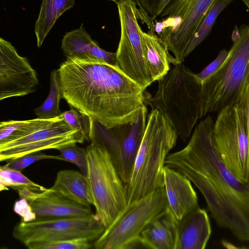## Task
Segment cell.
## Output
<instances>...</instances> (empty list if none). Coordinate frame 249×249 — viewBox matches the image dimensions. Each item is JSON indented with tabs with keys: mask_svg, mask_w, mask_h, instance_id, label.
Here are the masks:
<instances>
[{
	"mask_svg": "<svg viewBox=\"0 0 249 249\" xmlns=\"http://www.w3.org/2000/svg\"><path fill=\"white\" fill-rule=\"evenodd\" d=\"M213 124L210 116L201 121L187 145L169 153L165 165L196 185L218 225L249 242V181L237 178L221 160L212 141Z\"/></svg>",
	"mask_w": 249,
	"mask_h": 249,
	"instance_id": "obj_1",
	"label": "cell"
},
{
	"mask_svg": "<svg viewBox=\"0 0 249 249\" xmlns=\"http://www.w3.org/2000/svg\"><path fill=\"white\" fill-rule=\"evenodd\" d=\"M57 71L62 98L108 128L134 122L149 98L117 67L92 57H67Z\"/></svg>",
	"mask_w": 249,
	"mask_h": 249,
	"instance_id": "obj_2",
	"label": "cell"
},
{
	"mask_svg": "<svg viewBox=\"0 0 249 249\" xmlns=\"http://www.w3.org/2000/svg\"><path fill=\"white\" fill-rule=\"evenodd\" d=\"M178 137L167 119L152 109L130 179L125 184L127 205L164 188L165 159L176 146Z\"/></svg>",
	"mask_w": 249,
	"mask_h": 249,
	"instance_id": "obj_3",
	"label": "cell"
},
{
	"mask_svg": "<svg viewBox=\"0 0 249 249\" xmlns=\"http://www.w3.org/2000/svg\"><path fill=\"white\" fill-rule=\"evenodd\" d=\"M158 81V90L147 103L167 119L185 142L198 119L203 117L202 82L182 63L174 65Z\"/></svg>",
	"mask_w": 249,
	"mask_h": 249,
	"instance_id": "obj_4",
	"label": "cell"
},
{
	"mask_svg": "<svg viewBox=\"0 0 249 249\" xmlns=\"http://www.w3.org/2000/svg\"><path fill=\"white\" fill-rule=\"evenodd\" d=\"M233 45L222 65L202 82V115L237 104L249 78V25L235 27Z\"/></svg>",
	"mask_w": 249,
	"mask_h": 249,
	"instance_id": "obj_5",
	"label": "cell"
},
{
	"mask_svg": "<svg viewBox=\"0 0 249 249\" xmlns=\"http://www.w3.org/2000/svg\"><path fill=\"white\" fill-rule=\"evenodd\" d=\"M86 147L88 177L95 214L107 228L127 206L125 184L110 155L94 141Z\"/></svg>",
	"mask_w": 249,
	"mask_h": 249,
	"instance_id": "obj_6",
	"label": "cell"
},
{
	"mask_svg": "<svg viewBox=\"0 0 249 249\" xmlns=\"http://www.w3.org/2000/svg\"><path fill=\"white\" fill-rule=\"evenodd\" d=\"M168 208L164 188L127 205L125 210L92 243L95 249H126L138 239L146 226Z\"/></svg>",
	"mask_w": 249,
	"mask_h": 249,
	"instance_id": "obj_7",
	"label": "cell"
},
{
	"mask_svg": "<svg viewBox=\"0 0 249 249\" xmlns=\"http://www.w3.org/2000/svg\"><path fill=\"white\" fill-rule=\"evenodd\" d=\"M106 228L95 213L82 217H36L21 221L13 229V236L27 247L29 245L76 238L92 242Z\"/></svg>",
	"mask_w": 249,
	"mask_h": 249,
	"instance_id": "obj_8",
	"label": "cell"
},
{
	"mask_svg": "<svg viewBox=\"0 0 249 249\" xmlns=\"http://www.w3.org/2000/svg\"><path fill=\"white\" fill-rule=\"evenodd\" d=\"M212 141L227 167L239 179L248 180L246 116L238 104L218 112L213 128Z\"/></svg>",
	"mask_w": 249,
	"mask_h": 249,
	"instance_id": "obj_9",
	"label": "cell"
},
{
	"mask_svg": "<svg viewBox=\"0 0 249 249\" xmlns=\"http://www.w3.org/2000/svg\"><path fill=\"white\" fill-rule=\"evenodd\" d=\"M216 0H171L160 17V37L179 63L185 58L187 45L202 18Z\"/></svg>",
	"mask_w": 249,
	"mask_h": 249,
	"instance_id": "obj_10",
	"label": "cell"
},
{
	"mask_svg": "<svg viewBox=\"0 0 249 249\" xmlns=\"http://www.w3.org/2000/svg\"><path fill=\"white\" fill-rule=\"evenodd\" d=\"M117 5L121 26L117 67L146 89L152 81L144 57L137 4L134 0H121Z\"/></svg>",
	"mask_w": 249,
	"mask_h": 249,
	"instance_id": "obj_11",
	"label": "cell"
},
{
	"mask_svg": "<svg viewBox=\"0 0 249 249\" xmlns=\"http://www.w3.org/2000/svg\"><path fill=\"white\" fill-rule=\"evenodd\" d=\"M82 132L71 126L60 115L46 126L21 139L0 144V161H6L43 150L83 143Z\"/></svg>",
	"mask_w": 249,
	"mask_h": 249,
	"instance_id": "obj_12",
	"label": "cell"
},
{
	"mask_svg": "<svg viewBox=\"0 0 249 249\" xmlns=\"http://www.w3.org/2000/svg\"><path fill=\"white\" fill-rule=\"evenodd\" d=\"M39 81L28 59L12 44L0 38V100L34 92Z\"/></svg>",
	"mask_w": 249,
	"mask_h": 249,
	"instance_id": "obj_13",
	"label": "cell"
},
{
	"mask_svg": "<svg viewBox=\"0 0 249 249\" xmlns=\"http://www.w3.org/2000/svg\"><path fill=\"white\" fill-rule=\"evenodd\" d=\"M18 193L20 198L28 201L36 217H82L93 213L90 206L74 202L51 188L42 192L24 190Z\"/></svg>",
	"mask_w": 249,
	"mask_h": 249,
	"instance_id": "obj_14",
	"label": "cell"
},
{
	"mask_svg": "<svg viewBox=\"0 0 249 249\" xmlns=\"http://www.w3.org/2000/svg\"><path fill=\"white\" fill-rule=\"evenodd\" d=\"M147 113L145 106L140 110L134 122L115 126L119 142V157L116 169L125 184L130 179L144 133Z\"/></svg>",
	"mask_w": 249,
	"mask_h": 249,
	"instance_id": "obj_15",
	"label": "cell"
},
{
	"mask_svg": "<svg viewBox=\"0 0 249 249\" xmlns=\"http://www.w3.org/2000/svg\"><path fill=\"white\" fill-rule=\"evenodd\" d=\"M163 179L168 207L178 221L199 207L196 193L186 176L165 165Z\"/></svg>",
	"mask_w": 249,
	"mask_h": 249,
	"instance_id": "obj_16",
	"label": "cell"
},
{
	"mask_svg": "<svg viewBox=\"0 0 249 249\" xmlns=\"http://www.w3.org/2000/svg\"><path fill=\"white\" fill-rule=\"evenodd\" d=\"M211 232L208 215L199 207L178 221L175 249H204Z\"/></svg>",
	"mask_w": 249,
	"mask_h": 249,
	"instance_id": "obj_17",
	"label": "cell"
},
{
	"mask_svg": "<svg viewBox=\"0 0 249 249\" xmlns=\"http://www.w3.org/2000/svg\"><path fill=\"white\" fill-rule=\"evenodd\" d=\"M145 63L152 82L158 81L170 70V63H179L172 56L165 42L155 33V28L144 32L141 28Z\"/></svg>",
	"mask_w": 249,
	"mask_h": 249,
	"instance_id": "obj_18",
	"label": "cell"
},
{
	"mask_svg": "<svg viewBox=\"0 0 249 249\" xmlns=\"http://www.w3.org/2000/svg\"><path fill=\"white\" fill-rule=\"evenodd\" d=\"M178 223L168 207L142 232L140 239L145 248L175 249Z\"/></svg>",
	"mask_w": 249,
	"mask_h": 249,
	"instance_id": "obj_19",
	"label": "cell"
},
{
	"mask_svg": "<svg viewBox=\"0 0 249 249\" xmlns=\"http://www.w3.org/2000/svg\"><path fill=\"white\" fill-rule=\"evenodd\" d=\"M50 188L80 204L89 206L93 205L88 177L81 172L71 169L58 171Z\"/></svg>",
	"mask_w": 249,
	"mask_h": 249,
	"instance_id": "obj_20",
	"label": "cell"
},
{
	"mask_svg": "<svg viewBox=\"0 0 249 249\" xmlns=\"http://www.w3.org/2000/svg\"><path fill=\"white\" fill-rule=\"evenodd\" d=\"M74 4V0H43L35 26L37 45L39 48L57 18Z\"/></svg>",
	"mask_w": 249,
	"mask_h": 249,
	"instance_id": "obj_21",
	"label": "cell"
},
{
	"mask_svg": "<svg viewBox=\"0 0 249 249\" xmlns=\"http://www.w3.org/2000/svg\"><path fill=\"white\" fill-rule=\"evenodd\" d=\"M37 118L24 121L1 122L0 124V144L8 143L24 137L46 126L56 118Z\"/></svg>",
	"mask_w": 249,
	"mask_h": 249,
	"instance_id": "obj_22",
	"label": "cell"
},
{
	"mask_svg": "<svg viewBox=\"0 0 249 249\" xmlns=\"http://www.w3.org/2000/svg\"><path fill=\"white\" fill-rule=\"evenodd\" d=\"M95 43L85 29L81 26L64 35L62 39L61 49L67 58L92 57L90 54V50Z\"/></svg>",
	"mask_w": 249,
	"mask_h": 249,
	"instance_id": "obj_23",
	"label": "cell"
},
{
	"mask_svg": "<svg viewBox=\"0 0 249 249\" xmlns=\"http://www.w3.org/2000/svg\"><path fill=\"white\" fill-rule=\"evenodd\" d=\"M234 0H216L202 18L185 52L186 58L207 36L220 13Z\"/></svg>",
	"mask_w": 249,
	"mask_h": 249,
	"instance_id": "obj_24",
	"label": "cell"
},
{
	"mask_svg": "<svg viewBox=\"0 0 249 249\" xmlns=\"http://www.w3.org/2000/svg\"><path fill=\"white\" fill-rule=\"evenodd\" d=\"M62 98L57 70L52 71L50 75V89L44 102L35 110L37 118L52 119L60 116L62 112L59 108V102Z\"/></svg>",
	"mask_w": 249,
	"mask_h": 249,
	"instance_id": "obj_25",
	"label": "cell"
},
{
	"mask_svg": "<svg viewBox=\"0 0 249 249\" xmlns=\"http://www.w3.org/2000/svg\"><path fill=\"white\" fill-rule=\"evenodd\" d=\"M0 191L8 190V187L17 192L28 190L34 192H42L47 188L31 180L21 171L5 167H0Z\"/></svg>",
	"mask_w": 249,
	"mask_h": 249,
	"instance_id": "obj_26",
	"label": "cell"
},
{
	"mask_svg": "<svg viewBox=\"0 0 249 249\" xmlns=\"http://www.w3.org/2000/svg\"><path fill=\"white\" fill-rule=\"evenodd\" d=\"M138 8L139 19L148 29L154 28V19L160 16L171 0H134Z\"/></svg>",
	"mask_w": 249,
	"mask_h": 249,
	"instance_id": "obj_27",
	"label": "cell"
},
{
	"mask_svg": "<svg viewBox=\"0 0 249 249\" xmlns=\"http://www.w3.org/2000/svg\"><path fill=\"white\" fill-rule=\"evenodd\" d=\"M60 154L57 155L58 160L71 162L76 165L80 171L87 176L88 160L86 148H82L76 143L70 144L58 149Z\"/></svg>",
	"mask_w": 249,
	"mask_h": 249,
	"instance_id": "obj_28",
	"label": "cell"
},
{
	"mask_svg": "<svg viewBox=\"0 0 249 249\" xmlns=\"http://www.w3.org/2000/svg\"><path fill=\"white\" fill-rule=\"evenodd\" d=\"M91 242L88 238H76L35 243L26 247L29 249H88L93 248Z\"/></svg>",
	"mask_w": 249,
	"mask_h": 249,
	"instance_id": "obj_29",
	"label": "cell"
},
{
	"mask_svg": "<svg viewBox=\"0 0 249 249\" xmlns=\"http://www.w3.org/2000/svg\"><path fill=\"white\" fill-rule=\"evenodd\" d=\"M69 110L62 112L60 116L72 128L78 129L83 134L85 140L89 141L91 128L90 118L70 106Z\"/></svg>",
	"mask_w": 249,
	"mask_h": 249,
	"instance_id": "obj_30",
	"label": "cell"
},
{
	"mask_svg": "<svg viewBox=\"0 0 249 249\" xmlns=\"http://www.w3.org/2000/svg\"><path fill=\"white\" fill-rule=\"evenodd\" d=\"M44 159L58 160L57 155H49L40 151L29 153L6 161L4 166L12 169L22 171L34 162Z\"/></svg>",
	"mask_w": 249,
	"mask_h": 249,
	"instance_id": "obj_31",
	"label": "cell"
},
{
	"mask_svg": "<svg viewBox=\"0 0 249 249\" xmlns=\"http://www.w3.org/2000/svg\"><path fill=\"white\" fill-rule=\"evenodd\" d=\"M229 51L225 49L221 50L216 58L200 73L197 74L198 78L203 82L214 73L222 65L229 54Z\"/></svg>",
	"mask_w": 249,
	"mask_h": 249,
	"instance_id": "obj_32",
	"label": "cell"
},
{
	"mask_svg": "<svg viewBox=\"0 0 249 249\" xmlns=\"http://www.w3.org/2000/svg\"><path fill=\"white\" fill-rule=\"evenodd\" d=\"M239 107L244 112L246 120V129L248 136V152L247 158V180L249 181V78L246 88L238 103Z\"/></svg>",
	"mask_w": 249,
	"mask_h": 249,
	"instance_id": "obj_33",
	"label": "cell"
},
{
	"mask_svg": "<svg viewBox=\"0 0 249 249\" xmlns=\"http://www.w3.org/2000/svg\"><path fill=\"white\" fill-rule=\"evenodd\" d=\"M14 209L15 213L22 217L21 220L23 221H30L36 218L28 201L25 199L20 198L16 202Z\"/></svg>",
	"mask_w": 249,
	"mask_h": 249,
	"instance_id": "obj_34",
	"label": "cell"
},
{
	"mask_svg": "<svg viewBox=\"0 0 249 249\" xmlns=\"http://www.w3.org/2000/svg\"><path fill=\"white\" fill-rule=\"evenodd\" d=\"M223 245L227 248L228 249H235V248H240L239 247H237L236 246H234L233 245L231 244L230 242H227V241H222Z\"/></svg>",
	"mask_w": 249,
	"mask_h": 249,
	"instance_id": "obj_35",
	"label": "cell"
},
{
	"mask_svg": "<svg viewBox=\"0 0 249 249\" xmlns=\"http://www.w3.org/2000/svg\"><path fill=\"white\" fill-rule=\"evenodd\" d=\"M249 9V0H242Z\"/></svg>",
	"mask_w": 249,
	"mask_h": 249,
	"instance_id": "obj_36",
	"label": "cell"
},
{
	"mask_svg": "<svg viewBox=\"0 0 249 249\" xmlns=\"http://www.w3.org/2000/svg\"><path fill=\"white\" fill-rule=\"evenodd\" d=\"M110 1H112L115 2L116 4H117L121 0H109Z\"/></svg>",
	"mask_w": 249,
	"mask_h": 249,
	"instance_id": "obj_37",
	"label": "cell"
}]
</instances>
